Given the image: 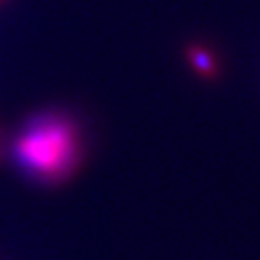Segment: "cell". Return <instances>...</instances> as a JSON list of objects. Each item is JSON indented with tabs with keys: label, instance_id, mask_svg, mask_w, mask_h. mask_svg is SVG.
I'll use <instances>...</instances> for the list:
<instances>
[{
	"label": "cell",
	"instance_id": "obj_2",
	"mask_svg": "<svg viewBox=\"0 0 260 260\" xmlns=\"http://www.w3.org/2000/svg\"><path fill=\"white\" fill-rule=\"evenodd\" d=\"M186 58H188L191 66H193L201 76H205L206 80H216L218 78L216 59L213 58L208 49L201 48V46H189V48L186 49Z\"/></svg>",
	"mask_w": 260,
	"mask_h": 260
},
{
	"label": "cell",
	"instance_id": "obj_1",
	"mask_svg": "<svg viewBox=\"0 0 260 260\" xmlns=\"http://www.w3.org/2000/svg\"><path fill=\"white\" fill-rule=\"evenodd\" d=\"M14 157L30 176L44 181L63 179L80 157L78 130L59 115H41L15 139Z\"/></svg>",
	"mask_w": 260,
	"mask_h": 260
}]
</instances>
